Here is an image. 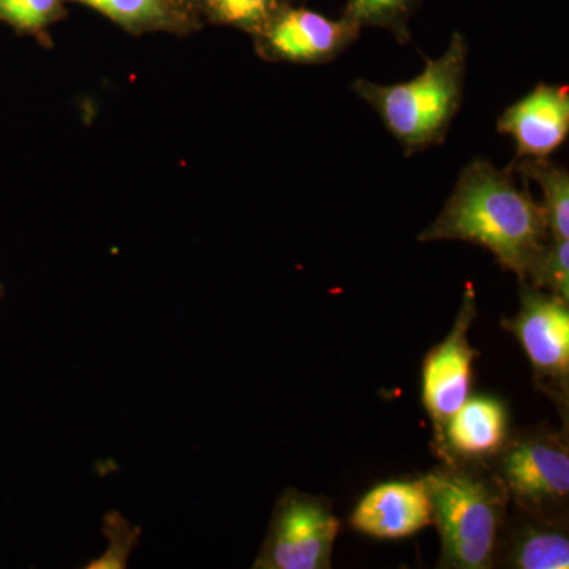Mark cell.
Listing matches in <instances>:
<instances>
[{"instance_id": "cell-1", "label": "cell", "mask_w": 569, "mask_h": 569, "mask_svg": "<svg viewBox=\"0 0 569 569\" xmlns=\"http://www.w3.org/2000/svg\"><path fill=\"white\" fill-rule=\"evenodd\" d=\"M523 179V178H522ZM550 239L541 203L529 181L522 186L512 171L475 159L463 168L455 192L419 241H463L485 247L497 263L526 282L531 266Z\"/></svg>"}, {"instance_id": "cell-2", "label": "cell", "mask_w": 569, "mask_h": 569, "mask_svg": "<svg viewBox=\"0 0 569 569\" xmlns=\"http://www.w3.org/2000/svg\"><path fill=\"white\" fill-rule=\"evenodd\" d=\"M422 478L441 539L438 567H496L511 501L492 468L485 462H443Z\"/></svg>"}, {"instance_id": "cell-3", "label": "cell", "mask_w": 569, "mask_h": 569, "mask_svg": "<svg viewBox=\"0 0 569 569\" xmlns=\"http://www.w3.org/2000/svg\"><path fill=\"white\" fill-rule=\"evenodd\" d=\"M468 47L466 37L452 33L449 47L438 59H427L413 80L377 84L359 78L353 82L361 97L380 116L406 156L441 144L462 107Z\"/></svg>"}, {"instance_id": "cell-4", "label": "cell", "mask_w": 569, "mask_h": 569, "mask_svg": "<svg viewBox=\"0 0 569 569\" xmlns=\"http://www.w3.org/2000/svg\"><path fill=\"white\" fill-rule=\"evenodd\" d=\"M488 466L503 482L509 501L533 515L563 518L569 500L567 432L533 430L509 438Z\"/></svg>"}, {"instance_id": "cell-5", "label": "cell", "mask_w": 569, "mask_h": 569, "mask_svg": "<svg viewBox=\"0 0 569 569\" xmlns=\"http://www.w3.org/2000/svg\"><path fill=\"white\" fill-rule=\"evenodd\" d=\"M339 530L340 520L326 498L283 490L253 568H331Z\"/></svg>"}, {"instance_id": "cell-6", "label": "cell", "mask_w": 569, "mask_h": 569, "mask_svg": "<svg viewBox=\"0 0 569 569\" xmlns=\"http://www.w3.org/2000/svg\"><path fill=\"white\" fill-rule=\"evenodd\" d=\"M501 326L519 340L526 351L537 388L567 411L569 301L522 283L519 312L501 321Z\"/></svg>"}, {"instance_id": "cell-7", "label": "cell", "mask_w": 569, "mask_h": 569, "mask_svg": "<svg viewBox=\"0 0 569 569\" xmlns=\"http://www.w3.org/2000/svg\"><path fill=\"white\" fill-rule=\"evenodd\" d=\"M477 318V291L467 283L462 306L443 342L433 347L422 361L421 400L433 426V440L448 419L470 397L473 365L478 351L468 340L470 326Z\"/></svg>"}, {"instance_id": "cell-8", "label": "cell", "mask_w": 569, "mask_h": 569, "mask_svg": "<svg viewBox=\"0 0 569 569\" xmlns=\"http://www.w3.org/2000/svg\"><path fill=\"white\" fill-rule=\"evenodd\" d=\"M359 33L361 28L346 17L331 20L313 10L283 7L257 37L261 54L268 58L326 63L351 47Z\"/></svg>"}, {"instance_id": "cell-9", "label": "cell", "mask_w": 569, "mask_h": 569, "mask_svg": "<svg viewBox=\"0 0 569 569\" xmlns=\"http://www.w3.org/2000/svg\"><path fill=\"white\" fill-rule=\"evenodd\" d=\"M497 130L515 140L516 159H549L569 134L567 86L538 84L505 110Z\"/></svg>"}, {"instance_id": "cell-10", "label": "cell", "mask_w": 569, "mask_h": 569, "mask_svg": "<svg viewBox=\"0 0 569 569\" xmlns=\"http://www.w3.org/2000/svg\"><path fill=\"white\" fill-rule=\"evenodd\" d=\"M350 523L376 539L410 538L432 526V500L425 478L376 486L356 505Z\"/></svg>"}, {"instance_id": "cell-11", "label": "cell", "mask_w": 569, "mask_h": 569, "mask_svg": "<svg viewBox=\"0 0 569 569\" xmlns=\"http://www.w3.org/2000/svg\"><path fill=\"white\" fill-rule=\"evenodd\" d=\"M509 436L508 408L492 396L468 397L436 438L443 462H485L500 455Z\"/></svg>"}, {"instance_id": "cell-12", "label": "cell", "mask_w": 569, "mask_h": 569, "mask_svg": "<svg viewBox=\"0 0 569 569\" xmlns=\"http://www.w3.org/2000/svg\"><path fill=\"white\" fill-rule=\"evenodd\" d=\"M497 563L512 569H568L567 520L516 508L515 518L509 516Z\"/></svg>"}, {"instance_id": "cell-13", "label": "cell", "mask_w": 569, "mask_h": 569, "mask_svg": "<svg viewBox=\"0 0 569 569\" xmlns=\"http://www.w3.org/2000/svg\"><path fill=\"white\" fill-rule=\"evenodd\" d=\"M541 189L550 238L569 239V173L550 159H516L509 167Z\"/></svg>"}, {"instance_id": "cell-14", "label": "cell", "mask_w": 569, "mask_h": 569, "mask_svg": "<svg viewBox=\"0 0 569 569\" xmlns=\"http://www.w3.org/2000/svg\"><path fill=\"white\" fill-rule=\"evenodd\" d=\"M421 0H347L343 17L359 28L387 29L399 43L410 41V20Z\"/></svg>"}, {"instance_id": "cell-15", "label": "cell", "mask_w": 569, "mask_h": 569, "mask_svg": "<svg viewBox=\"0 0 569 569\" xmlns=\"http://www.w3.org/2000/svg\"><path fill=\"white\" fill-rule=\"evenodd\" d=\"M569 301V239L550 238L531 266L526 282Z\"/></svg>"}, {"instance_id": "cell-16", "label": "cell", "mask_w": 569, "mask_h": 569, "mask_svg": "<svg viewBox=\"0 0 569 569\" xmlns=\"http://www.w3.org/2000/svg\"><path fill=\"white\" fill-rule=\"evenodd\" d=\"M208 7L217 21L257 36L287 6L284 0H208Z\"/></svg>"}, {"instance_id": "cell-17", "label": "cell", "mask_w": 569, "mask_h": 569, "mask_svg": "<svg viewBox=\"0 0 569 569\" xmlns=\"http://www.w3.org/2000/svg\"><path fill=\"white\" fill-rule=\"evenodd\" d=\"M102 11L111 20L126 28H151L163 24L170 18L167 0H78Z\"/></svg>"}, {"instance_id": "cell-18", "label": "cell", "mask_w": 569, "mask_h": 569, "mask_svg": "<svg viewBox=\"0 0 569 569\" xmlns=\"http://www.w3.org/2000/svg\"><path fill=\"white\" fill-rule=\"evenodd\" d=\"M61 13V0H0V21L20 32L43 31Z\"/></svg>"}, {"instance_id": "cell-19", "label": "cell", "mask_w": 569, "mask_h": 569, "mask_svg": "<svg viewBox=\"0 0 569 569\" xmlns=\"http://www.w3.org/2000/svg\"><path fill=\"white\" fill-rule=\"evenodd\" d=\"M3 293H6V290H3V284L0 283V301H2Z\"/></svg>"}]
</instances>
